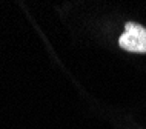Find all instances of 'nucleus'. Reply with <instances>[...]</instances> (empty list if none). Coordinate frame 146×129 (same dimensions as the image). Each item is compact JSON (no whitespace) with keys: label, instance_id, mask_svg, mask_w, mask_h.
Returning <instances> with one entry per match:
<instances>
[{"label":"nucleus","instance_id":"f257e3e1","mask_svg":"<svg viewBox=\"0 0 146 129\" xmlns=\"http://www.w3.org/2000/svg\"><path fill=\"white\" fill-rule=\"evenodd\" d=\"M118 45L128 52L146 54V28L135 22H128L125 32L118 38Z\"/></svg>","mask_w":146,"mask_h":129}]
</instances>
